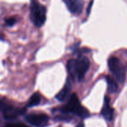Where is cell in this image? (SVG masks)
<instances>
[{"mask_svg": "<svg viewBox=\"0 0 127 127\" xmlns=\"http://www.w3.org/2000/svg\"><path fill=\"white\" fill-rule=\"evenodd\" d=\"M89 68L90 61L86 56L82 55H79L76 59L69 60L67 64V69L70 76L79 82L83 80Z\"/></svg>", "mask_w": 127, "mask_h": 127, "instance_id": "1", "label": "cell"}, {"mask_svg": "<svg viewBox=\"0 0 127 127\" xmlns=\"http://www.w3.org/2000/svg\"><path fill=\"white\" fill-rule=\"evenodd\" d=\"M58 111L62 114H73L82 118H86L90 115L88 109L82 105L80 100L76 94H73L70 96L67 104L60 107Z\"/></svg>", "mask_w": 127, "mask_h": 127, "instance_id": "2", "label": "cell"}, {"mask_svg": "<svg viewBox=\"0 0 127 127\" xmlns=\"http://www.w3.org/2000/svg\"><path fill=\"white\" fill-rule=\"evenodd\" d=\"M30 18L36 27H41L46 20V8L37 2H32L30 6Z\"/></svg>", "mask_w": 127, "mask_h": 127, "instance_id": "3", "label": "cell"}, {"mask_svg": "<svg viewBox=\"0 0 127 127\" xmlns=\"http://www.w3.org/2000/svg\"><path fill=\"white\" fill-rule=\"evenodd\" d=\"M108 65L114 79L123 84L126 80V70L121 61L115 56H111L108 61Z\"/></svg>", "mask_w": 127, "mask_h": 127, "instance_id": "4", "label": "cell"}, {"mask_svg": "<svg viewBox=\"0 0 127 127\" xmlns=\"http://www.w3.org/2000/svg\"><path fill=\"white\" fill-rule=\"evenodd\" d=\"M0 112L6 120H12L17 118L18 116L23 114L26 112V108H16L3 100H0Z\"/></svg>", "mask_w": 127, "mask_h": 127, "instance_id": "5", "label": "cell"}, {"mask_svg": "<svg viewBox=\"0 0 127 127\" xmlns=\"http://www.w3.org/2000/svg\"><path fill=\"white\" fill-rule=\"evenodd\" d=\"M26 120L35 127H45L49 122V116L44 113H32L26 116Z\"/></svg>", "mask_w": 127, "mask_h": 127, "instance_id": "6", "label": "cell"}, {"mask_svg": "<svg viewBox=\"0 0 127 127\" xmlns=\"http://www.w3.org/2000/svg\"><path fill=\"white\" fill-rule=\"evenodd\" d=\"M70 11V12L75 15H79L83 10L84 3L82 0H62Z\"/></svg>", "mask_w": 127, "mask_h": 127, "instance_id": "7", "label": "cell"}, {"mask_svg": "<svg viewBox=\"0 0 127 127\" xmlns=\"http://www.w3.org/2000/svg\"><path fill=\"white\" fill-rule=\"evenodd\" d=\"M114 110L110 105V99L107 96L104 98L103 107L101 110V114L108 121H111L114 118Z\"/></svg>", "mask_w": 127, "mask_h": 127, "instance_id": "8", "label": "cell"}, {"mask_svg": "<svg viewBox=\"0 0 127 127\" xmlns=\"http://www.w3.org/2000/svg\"><path fill=\"white\" fill-rule=\"evenodd\" d=\"M70 91H71V83H70V79H68L66 84H65V85L64 86V88L55 96V98L59 102L65 101L68 98V96H69V95L70 94Z\"/></svg>", "mask_w": 127, "mask_h": 127, "instance_id": "9", "label": "cell"}, {"mask_svg": "<svg viewBox=\"0 0 127 127\" xmlns=\"http://www.w3.org/2000/svg\"><path fill=\"white\" fill-rule=\"evenodd\" d=\"M105 81L107 82V86H108V91L110 94H114L118 90V86L115 80L111 77L110 76H106L105 77Z\"/></svg>", "mask_w": 127, "mask_h": 127, "instance_id": "10", "label": "cell"}, {"mask_svg": "<svg viewBox=\"0 0 127 127\" xmlns=\"http://www.w3.org/2000/svg\"><path fill=\"white\" fill-rule=\"evenodd\" d=\"M41 100V97L39 93H34L29 99L28 103H27V106L28 107H34L36 106L37 105L40 104Z\"/></svg>", "mask_w": 127, "mask_h": 127, "instance_id": "11", "label": "cell"}, {"mask_svg": "<svg viewBox=\"0 0 127 127\" xmlns=\"http://www.w3.org/2000/svg\"><path fill=\"white\" fill-rule=\"evenodd\" d=\"M3 127H29L23 123H6Z\"/></svg>", "mask_w": 127, "mask_h": 127, "instance_id": "12", "label": "cell"}, {"mask_svg": "<svg viewBox=\"0 0 127 127\" xmlns=\"http://www.w3.org/2000/svg\"><path fill=\"white\" fill-rule=\"evenodd\" d=\"M15 23H16V20H15L14 18H13V17L8 18V19H7V20H5V23H6V25L8 26H13Z\"/></svg>", "mask_w": 127, "mask_h": 127, "instance_id": "13", "label": "cell"}]
</instances>
